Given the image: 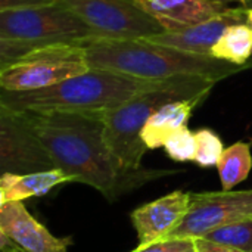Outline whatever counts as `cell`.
<instances>
[{"label": "cell", "mask_w": 252, "mask_h": 252, "mask_svg": "<svg viewBox=\"0 0 252 252\" xmlns=\"http://www.w3.org/2000/svg\"><path fill=\"white\" fill-rule=\"evenodd\" d=\"M55 167L108 201L177 170H124L105 140V112H22Z\"/></svg>", "instance_id": "6da1fadb"}, {"label": "cell", "mask_w": 252, "mask_h": 252, "mask_svg": "<svg viewBox=\"0 0 252 252\" xmlns=\"http://www.w3.org/2000/svg\"><path fill=\"white\" fill-rule=\"evenodd\" d=\"M167 80H145L90 68L80 75L44 89L28 92L0 90V108L12 112L37 114L106 112L162 86Z\"/></svg>", "instance_id": "7a4b0ae2"}, {"label": "cell", "mask_w": 252, "mask_h": 252, "mask_svg": "<svg viewBox=\"0 0 252 252\" xmlns=\"http://www.w3.org/2000/svg\"><path fill=\"white\" fill-rule=\"evenodd\" d=\"M90 68L106 69L145 80H167L180 75H204L219 81L252 68L239 66L210 55L183 52L145 38H96L84 44Z\"/></svg>", "instance_id": "3957f363"}, {"label": "cell", "mask_w": 252, "mask_h": 252, "mask_svg": "<svg viewBox=\"0 0 252 252\" xmlns=\"http://www.w3.org/2000/svg\"><path fill=\"white\" fill-rule=\"evenodd\" d=\"M217 83L219 80L204 75L174 77L167 80L162 86L145 92L118 108L106 111L103 114L105 140L120 165L127 171L142 168V158L149 149L140 134L154 112L168 102L211 93Z\"/></svg>", "instance_id": "277c9868"}, {"label": "cell", "mask_w": 252, "mask_h": 252, "mask_svg": "<svg viewBox=\"0 0 252 252\" xmlns=\"http://www.w3.org/2000/svg\"><path fill=\"white\" fill-rule=\"evenodd\" d=\"M94 31L65 6L55 3L40 7L0 12V66L32 49L61 43L87 44Z\"/></svg>", "instance_id": "5b68a950"}, {"label": "cell", "mask_w": 252, "mask_h": 252, "mask_svg": "<svg viewBox=\"0 0 252 252\" xmlns=\"http://www.w3.org/2000/svg\"><path fill=\"white\" fill-rule=\"evenodd\" d=\"M89 69L84 44L61 43L37 47L0 66V90L28 92L44 89Z\"/></svg>", "instance_id": "8992f818"}, {"label": "cell", "mask_w": 252, "mask_h": 252, "mask_svg": "<svg viewBox=\"0 0 252 252\" xmlns=\"http://www.w3.org/2000/svg\"><path fill=\"white\" fill-rule=\"evenodd\" d=\"M86 25L97 38L136 40L165 31L134 0H58Z\"/></svg>", "instance_id": "52a82bcc"}, {"label": "cell", "mask_w": 252, "mask_h": 252, "mask_svg": "<svg viewBox=\"0 0 252 252\" xmlns=\"http://www.w3.org/2000/svg\"><path fill=\"white\" fill-rule=\"evenodd\" d=\"M250 217H252V189L190 193L188 214L167 239L204 238L221 226Z\"/></svg>", "instance_id": "ba28073f"}, {"label": "cell", "mask_w": 252, "mask_h": 252, "mask_svg": "<svg viewBox=\"0 0 252 252\" xmlns=\"http://www.w3.org/2000/svg\"><path fill=\"white\" fill-rule=\"evenodd\" d=\"M0 167L1 173L18 174L56 168L25 115L4 108H0Z\"/></svg>", "instance_id": "9c48e42d"}, {"label": "cell", "mask_w": 252, "mask_h": 252, "mask_svg": "<svg viewBox=\"0 0 252 252\" xmlns=\"http://www.w3.org/2000/svg\"><path fill=\"white\" fill-rule=\"evenodd\" d=\"M0 235L21 252H68L71 238H56L21 201L0 204Z\"/></svg>", "instance_id": "30bf717a"}, {"label": "cell", "mask_w": 252, "mask_h": 252, "mask_svg": "<svg viewBox=\"0 0 252 252\" xmlns=\"http://www.w3.org/2000/svg\"><path fill=\"white\" fill-rule=\"evenodd\" d=\"M189 205L190 193L176 190L136 208L130 219L137 233V247H148L167 239L188 214Z\"/></svg>", "instance_id": "8fae6325"}, {"label": "cell", "mask_w": 252, "mask_h": 252, "mask_svg": "<svg viewBox=\"0 0 252 252\" xmlns=\"http://www.w3.org/2000/svg\"><path fill=\"white\" fill-rule=\"evenodd\" d=\"M247 16H248V6L229 7L221 15L207 19L193 27L179 31H162L159 34L149 35L145 40L157 44L174 47L183 52L210 55L213 46L220 40L223 32L230 25L245 22Z\"/></svg>", "instance_id": "7c38bea8"}, {"label": "cell", "mask_w": 252, "mask_h": 252, "mask_svg": "<svg viewBox=\"0 0 252 252\" xmlns=\"http://www.w3.org/2000/svg\"><path fill=\"white\" fill-rule=\"evenodd\" d=\"M165 31H179L221 15L229 9L220 0H134Z\"/></svg>", "instance_id": "4fadbf2b"}, {"label": "cell", "mask_w": 252, "mask_h": 252, "mask_svg": "<svg viewBox=\"0 0 252 252\" xmlns=\"http://www.w3.org/2000/svg\"><path fill=\"white\" fill-rule=\"evenodd\" d=\"M210 93L198 94L189 99L168 102L154 112L142 130V140L148 149L164 148L167 139L177 130L188 126L193 111L205 102Z\"/></svg>", "instance_id": "5bb4252c"}, {"label": "cell", "mask_w": 252, "mask_h": 252, "mask_svg": "<svg viewBox=\"0 0 252 252\" xmlns=\"http://www.w3.org/2000/svg\"><path fill=\"white\" fill-rule=\"evenodd\" d=\"M62 183H75L74 179L59 168L35 173H1L0 204L9 201L24 202L28 198L47 195L53 188Z\"/></svg>", "instance_id": "9a60e30c"}, {"label": "cell", "mask_w": 252, "mask_h": 252, "mask_svg": "<svg viewBox=\"0 0 252 252\" xmlns=\"http://www.w3.org/2000/svg\"><path fill=\"white\" fill-rule=\"evenodd\" d=\"M210 55L216 59L233 63L248 65L252 58V27L250 24L241 22L230 25L220 40L213 46Z\"/></svg>", "instance_id": "2e32d148"}, {"label": "cell", "mask_w": 252, "mask_h": 252, "mask_svg": "<svg viewBox=\"0 0 252 252\" xmlns=\"http://www.w3.org/2000/svg\"><path fill=\"white\" fill-rule=\"evenodd\" d=\"M217 170L223 190H233L239 183L247 180L251 173V145L247 142H236L229 148H224Z\"/></svg>", "instance_id": "e0dca14e"}, {"label": "cell", "mask_w": 252, "mask_h": 252, "mask_svg": "<svg viewBox=\"0 0 252 252\" xmlns=\"http://www.w3.org/2000/svg\"><path fill=\"white\" fill-rule=\"evenodd\" d=\"M202 239L236 248L239 251L252 252V217L221 226L205 235Z\"/></svg>", "instance_id": "ac0fdd59"}, {"label": "cell", "mask_w": 252, "mask_h": 252, "mask_svg": "<svg viewBox=\"0 0 252 252\" xmlns=\"http://www.w3.org/2000/svg\"><path fill=\"white\" fill-rule=\"evenodd\" d=\"M196 137V155L195 164L202 168L217 167L221 154L224 151L220 136L211 128H199L195 131Z\"/></svg>", "instance_id": "d6986e66"}, {"label": "cell", "mask_w": 252, "mask_h": 252, "mask_svg": "<svg viewBox=\"0 0 252 252\" xmlns=\"http://www.w3.org/2000/svg\"><path fill=\"white\" fill-rule=\"evenodd\" d=\"M164 149L167 155L176 161V162H188V161H195L196 155V137L195 133L189 130V127H183L173 133L165 145Z\"/></svg>", "instance_id": "ffe728a7"}, {"label": "cell", "mask_w": 252, "mask_h": 252, "mask_svg": "<svg viewBox=\"0 0 252 252\" xmlns=\"http://www.w3.org/2000/svg\"><path fill=\"white\" fill-rule=\"evenodd\" d=\"M195 251V239H165L148 247H137L131 252H188Z\"/></svg>", "instance_id": "44dd1931"}, {"label": "cell", "mask_w": 252, "mask_h": 252, "mask_svg": "<svg viewBox=\"0 0 252 252\" xmlns=\"http://www.w3.org/2000/svg\"><path fill=\"white\" fill-rule=\"evenodd\" d=\"M58 0H0V12L1 10H15V9H28V7H40L55 4Z\"/></svg>", "instance_id": "7402d4cb"}, {"label": "cell", "mask_w": 252, "mask_h": 252, "mask_svg": "<svg viewBox=\"0 0 252 252\" xmlns=\"http://www.w3.org/2000/svg\"><path fill=\"white\" fill-rule=\"evenodd\" d=\"M195 250H196V252H244L236 250V248H230V247H224V245L210 242V241L202 239V238L195 239Z\"/></svg>", "instance_id": "603a6c76"}, {"label": "cell", "mask_w": 252, "mask_h": 252, "mask_svg": "<svg viewBox=\"0 0 252 252\" xmlns=\"http://www.w3.org/2000/svg\"><path fill=\"white\" fill-rule=\"evenodd\" d=\"M0 241H1V242H0L1 252H21L13 244H10V242H9L4 236H1V235H0Z\"/></svg>", "instance_id": "cb8c5ba5"}, {"label": "cell", "mask_w": 252, "mask_h": 252, "mask_svg": "<svg viewBox=\"0 0 252 252\" xmlns=\"http://www.w3.org/2000/svg\"><path fill=\"white\" fill-rule=\"evenodd\" d=\"M220 1H224V3H227V1H238L242 6H248L250 3H252V0H220Z\"/></svg>", "instance_id": "d4e9b609"}, {"label": "cell", "mask_w": 252, "mask_h": 252, "mask_svg": "<svg viewBox=\"0 0 252 252\" xmlns=\"http://www.w3.org/2000/svg\"><path fill=\"white\" fill-rule=\"evenodd\" d=\"M247 24H250L252 27V6L248 7V16H247Z\"/></svg>", "instance_id": "484cf974"}, {"label": "cell", "mask_w": 252, "mask_h": 252, "mask_svg": "<svg viewBox=\"0 0 252 252\" xmlns=\"http://www.w3.org/2000/svg\"><path fill=\"white\" fill-rule=\"evenodd\" d=\"M195 252H196V251H195Z\"/></svg>", "instance_id": "4316f807"}]
</instances>
